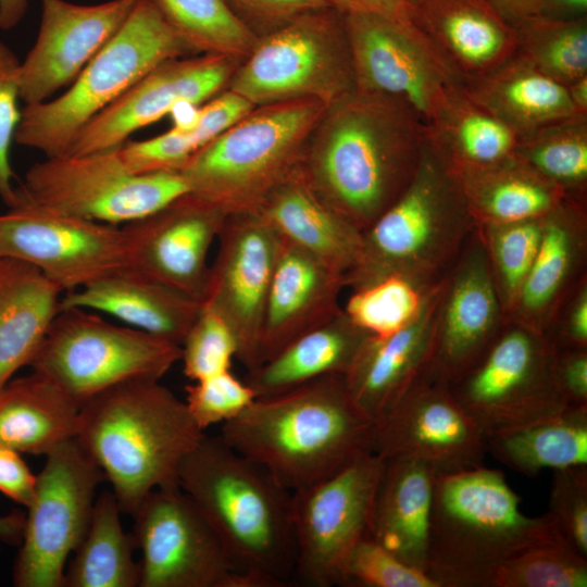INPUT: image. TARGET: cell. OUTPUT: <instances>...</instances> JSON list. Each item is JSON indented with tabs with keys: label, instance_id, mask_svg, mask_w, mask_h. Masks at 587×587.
Returning <instances> with one entry per match:
<instances>
[{
	"label": "cell",
	"instance_id": "obj_26",
	"mask_svg": "<svg viewBox=\"0 0 587 587\" xmlns=\"http://www.w3.org/2000/svg\"><path fill=\"white\" fill-rule=\"evenodd\" d=\"M412 20L463 84L516 54L515 28L489 0H417Z\"/></svg>",
	"mask_w": 587,
	"mask_h": 587
},
{
	"label": "cell",
	"instance_id": "obj_35",
	"mask_svg": "<svg viewBox=\"0 0 587 587\" xmlns=\"http://www.w3.org/2000/svg\"><path fill=\"white\" fill-rule=\"evenodd\" d=\"M454 172L477 225L542 217L571 198L513 154L490 165Z\"/></svg>",
	"mask_w": 587,
	"mask_h": 587
},
{
	"label": "cell",
	"instance_id": "obj_23",
	"mask_svg": "<svg viewBox=\"0 0 587 587\" xmlns=\"http://www.w3.org/2000/svg\"><path fill=\"white\" fill-rule=\"evenodd\" d=\"M505 322L476 227L444 279L430 370L451 382L479 358Z\"/></svg>",
	"mask_w": 587,
	"mask_h": 587
},
{
	"label": "cell",
	"instance_id": "obj_54",
	"mask_svg": "<svg viewBox=\"0 0 587 587\" xmlns=\"http://www.w3.org/2000/svg\"><path fill=\"white\" fill-rule=\"evenodd\" d=\"M553 373L569 407L587 405V349H555Z\"/></svg>",
	"mask_w": 587,
	"mask_h": 587
},
{
	"label": "cell",
	"instance_id": "obj_19",
	"mask_svg": "<svg viewBox=\"0 0 587 587\" xmlns=\"http://www.w3.org/2000/svg\"><path fill=\"white\" fill-rule=\"evenodd\" d=\"M374 452L415 459L440 473L482 465L486 451L478 426L428 365L375 423Z\"/></svg>",
	"mask_w": 587,
	"mask_h": 587
},
{
	"label": "cell",
	"instance_id": "obj_62",
	"mask_svg": "<svg viewBox=\"0 0 587 587\" xmlns=\"http://www.w3.org/2000/svg\"><path fill=\"white\" fill-rule=\"evenodd\" d=\"M566 88L576 109L580 113L587 114V75L573 82Z\"/></svg>",
	"mask_w": 587,
	"mask_h": 587
},
{
	"label": "cell",
	"instance_id": "obj_8",
	"mask_svg": "<svg viewBox=\"0 0 587 587\" xmlns=\"http://www.w3.org/2000/svg\"><path fill=\"white\" fill-rule=\"evenodd\" d=\"M192 53L153 0H138L114 37L63 93L22 109L14 141L46 157L66 154L82 128L148 72Z\"/></svg>",
	"mask_w": 587,
	"mask_h": 587
},
{
	"label": "cell",
	"instance_id": "obj_22",
	"mask_svg": "<svg viewBox=\"0 0 587 587\" xmlns=\"http://www.w3.org/2000/svg\"><path fill=\"white\" fill-rule=\"evenodd\" d=\"M137 1L84 5L41 0L36 41L20 65V97L25 105L47 101L70 86L123 26Z\"/></svg>",
	"mask_w": 587,
	"mask_h": 587
},
{
	"label": "cell",
	"instance_id": "obj_55",
	"mask_svg": "<svg viewBox=\"0 0 587 587\" xmlns=\"http://www.w3.org/2000/svg\"><path fill=\"white\" fill-rule=\"evenodd\" d=\"M36 475L17 451L0 446V491L28 508L34 500Z\"/></svg>",
	"mask_w": 587,
	"mask_h": 587
},
{
	"label": "cell",
	"instance_id": "obj_18",
	"mask_svg": "<svg viewBox=\"0 0 587 587\" xmlns=\"http://www.w3.org/2000/svg\"><path fill=\"white\" fill-rule=\"evenodd\" d=\"M0 258L25 262L63 294L126 264L120 226L16 202L0 213Z\"/></svg>",
	"mask_w": 587,
	"mask_h": 587
},
{
	"label": "cell",
	"instance_id": "obj_31",
	"mask_svg": "<svg viewBox=\"0 0 587 587\" xmlns=\"http://www.w3.org/2000/svg\"><path fill=\"white\" fill-rule=\"evenodd\" d=\"M479 107L507 124L517 137L580 113L566 86L515 54L490 73L463 84Z\"/></svg>",
	"mask_w": 587,
	"mask_h": 587
},
{
	"label": "cell",
	"instance_id": "obj_58",
	"mask_svg": "<svg viewBox=\"0 0 587 587\" xmlns=\"http://www.w3.org/2000/svg\"><path fill=\"white\" fill-rule=\"evenodd\" d=\"M541 16L569 21L587 16V0H546Z\"/></svg>",
	"mask_w": 587,
	"mask_h": 587
},
{
	"label": "cell",
	"instance_id": "obj_41",
	"mask_svg": "<svg viewBox=\"0 0 587 587\" xmlns=\"http://www.w3.org/2000/svg\"><path fill=\"white\" fill-rule=\"evenodd\" d=\"M587 558L564 538L530 546L466 580L464 587H586Z\"/></svg>",
	"mask_w": 587,
	"mask_h": 587
},
{
	"label": "cell",
	"instance_id": "obj_33",
	"mask_svg": "<svg viewBox=\"0 0 587 587\" xmlns=\"http://www.w3.org/2000/svg\"><path fill=\"white\" fill-rule=\"evenodd\" d=\"M79 403L39 373L0 388V446L47 455L76 437Z\"/></svg>",
	"mask_w": 587,
	"mask_h": 587
},
{
	"label": "cell",
	"instance_id": "obj_50",
	"mask_svg": "<svg viewBox=\"0 0 587 587\" xmlns=\"http://www.w3.org/2000/svg\"><path fill=\"white\" fill-rule=\"evenodd\" d=\"M197 150L189 133L172 128L150 139L125 142L117 153L132 173L152 174L180 172Z\"/></svg>",
	"mask_w": 587,
	"mask_h": 587
},
{
	"label": "cell",
	"instance_id": "obj_53",
	"mask_svg": "<svg viewBox=\"0 0 587 587\" xmlns=\"http://www.w3.org/2000/svg\"><path fill=\"white\" fill-rule=\"evenodd\" d=\"M254 108L246 97L229 88L205 101L200 105L197 126L189 133L197 149L233 127Z\"/></svg>",
	"mask_w": 587,
	"mask_h": 587
},
{
	"label": "cell",
	"instance_id": "obj_5",
	"mask_svg": "<svg viewBox=\"0 0 587 587\" xmlns=\"http://www.w3.org/2000/svg\"><path fill=\"white\" fill-rule=\"evenodd\" d=\"M457 173L426 140L410 180L364 230L360 259L346 287L401 274L425 284L445 278L475 232Z\"/></svg>",
	"mask_w": 587,
	"mask_h": 587
},
{
	"label": "cell",
	"instance_id": "obj_1",
	"mask_svg": "<svg viewBox=\"0 0 587 587\" xmlns=\"http://www.w3.org/2000/svg\"><path fill=\"white\" fill-rule=\"evenodd\" d=\"M425 140L426 125L407 103L355 90L326 110L300 172L322 200L364 230L403 190Z\"/></svg>",
	"mask_w": 587,
	"mask_h": 587
},
{
	"label": "cell",
	"instance_id": "obj_40",
	"mask_svg": "<svg viewBox=\"0 0 587 587\" xmlns=\"http://www.w3.org/2000/svg\"><path fill=\"white\" fill-rule=\"evenodd\" d=\"M165 21L193 53L224 55L242 62L258 37L224 0H153Z\"/></svg>",
	"mask_w": 587,
	"mask_h": 587
},
{
	"label": "cell",
	"instance_id": "obj_45",
	"mask_svg": "<svg viewBox=\"0 0 587 587\" xmlns=\"http://www.w3.org/2000/svg\"><path fill=\"white\" fill-rule=\"evenodd\" d=\"M183 371L191 382L232 370L238 345L229 326L214 311L201 309L182 345Z\"/></svg>",
	"mask_w": 587,
	"mask_h": 587
},
{
	"label": "cell",
	"instance_id": "obj_20",
	"mask_svg": "<svg viewBox=\"0 0 587 587\" xmlns=\"http://www.w3.org/2000/svg\"><path fill=\"white\" fill-rule=\"evenodd\" d=\"M227 215L186 192L121 226L126 264L201 302L209 252Z\"/></svg>",
	"mask_w": 587,
	"mask_h": 587
},
{
	"label": "cell",
	"instance_id": "obj_3",
	"mask_svg": "<svg viewBox=\"0 0 587 587\" xmlns=\"http://www.w3.org/2000/svg\"><path fill=\"white\" fill-rule=\"evenodd\" d=\"M177 483L220 538L242 587H284L294 579L291 491L265 467L204 433L183 460Z\"/></svg>",
	"mask_w": 587,
	"mask_h": 587
},
{
	"label": "cell",
	"instance_id": "obj_38",
	"mask_svg": "<svg viewBox=\"0 0 587 587\" xmlns=\"http://www.w3.org/2000/svg\"><path fill=\"white\" fill-rule=\"evenodd\" d=\"M121 513L112 490L97 496L87 532L65 567L63 587H139L135 539L124 530Z\"/></svg>",
	"mask_w": 587,
	"mask_h": 587
},
{
	"label": "cell",
	"instance_id": "obj_13",
	"mask_svg": "<svg viewBox=\"0 0 587 587\" xmlns=\"http://www.w3.org/2000/svg\"><path fill=\"white\" fill-rule=\"evenodd\" d=\"M384 466V458L369 452L330 476L291 492L294 578L301 585L340 586L351 551L371 537Z\"/></svg>",
	"mask_w": 587,
	"mask_h": 587
},
{
	"label": "cell",
	"instance_id": "obj_15",
	"mask_svg": "<svg viewBox=\"0 0 587 587\" xmlns=\"http://www.w3.org/2000/svg\"><path fill=\"white\" fill-rule=\"evenodd\" d=\"M345 15L357 90L407 103L428 125L463 80L412 16Z\"/></svg>",
	"mask_w": 587,
	"mask_h": 587
},
{
	"label": "cell",
	"instance_id": "obj_52",
	"mask_svg": "<svg viewBox=\"0 0 587 587\" xmlns=\"http://www.w3.org/2000/svg\"><path fill=\"white\" fill-rule=\"evenodd\" d=\"M545 336L555 349H587L586 274L563 300Z\"/></svg>",
	"mask_w": 587,
	"mask_h": 587
},
{
	"label": "cell",
	"instance_id": "obj_25",
	"mask_svg": "<svg viewBox=\"0 0 587 587\" xmlns=\"http://www.w3.org/2000/svg\"><path fill=\"white\" fill-rule=\"evenodd\" d=\"M344 288L342 274L283 239L264 310L260 364L337 315Z\"/></svg>",
	"mask_w": 587,
	"mask_h": 587
},
{
	"label": "cell",
	"instance_id": "obj_59",
	"mask_svg": "<svg viewBox=\"0 0 587 587\" xmlns=\"http://www.w3.org/2000/svg\"><path fill=\"white\" fill-rule=\"evenodd\" d=\"M200 105L189 101H179L171 110L170 114L173 121V128L191 133L198 124Z\"/></svg>",
	"mask_w": 587,
	"mask_h": 587
},
{
	"label": "cell",
	"instance_id": "obj_2",
	"mask_svg": "<svg viewBox=\"0 0 587 587\" xmlns=\"http://www.w3.org/2000/svg\"><path fill=\"white\" fill-rule=\"evenodd\" d=\"M218 435L292 492L374 452L375 423L351 398L344 375H328L257 397Z\"/></svg>",
	"mask_w": 587,
	"mask_h": 587
},
{
	"label": "cell",
	"instance_id": "obj_36",
	"mask_svg": "<svg viewBox=\"0 0 587 587\" xmlns=\"http://www.w3.org/2000/svg\"><path fill=\"white\" fill-rule=\"evenodd\" d=\"M484 445L498 462L529 477L542 470L587 465V405L490 434Z\"/></svg>",
	"mask_w": 587,
	"mask_h": 587
},
{
	"label": "cell",
	"instance_id": "obj_61",
	"mask_svg": "<svg viewBox=\"0 0 587 587\" xmlns=\"http://www.w3.org/2000/svg\"><path fill=\"white\" fill-rule=\"evenodd\" d=\"M25 525V515L11 513L0 515V537L5 540L15 541L22 538Z\"/></svg>",
	"mask_w": 587,
	"mask_h": 587
},
{
	"label": "cell",
	"instance_id": "obj_12",
	"mask_svg": "<svg viewBox=\"0 0 587 587\" xmlns=\"http://www.w3.org/2000/svg\"><path fill=\"white\" fill-rule=\"evenodd\" d=\"M117 148L46 157L28 168L24 182L15 188V203L118 226L188 192L180 172L132 173Z\"/></svg>",
	"mask_w": 587,
	"mask_h": 587
},
{
	"label": "cell",
	"instance_id": "obj_11",
	"mask_svg": "<svg viewBox=\"0 0 587 587\" xmlns=\"http://www.w3.org/2000/svg\"><path fill=\"white\" fill-rule=\"evenodd\" d=\"M554 352L544 334L508 320L448 386L484 437L547 420L569 408L555 382Z\"/></svg>",
	"mask_w": 587,
	"mask_h": 587
},
{
	"label": "cell",
	"instance_id": "obj_46",
	"mask_svg": "<svg viewBox=\"0 0 587 587\" xmlns=\"http://www.w3.org/2000/svg\"><path fill=\"white\" fill-rule=\"evenodd\" d=\"M340 586L351 587H440L425 571L411 566L369 537L348 557Z\"/></svg>",
	"mask_w": 587,
	"mask_h": 587
},
{
	"label": "cell",
	"instance_id": "obj_49",
	"mask_svg": "<svg viewBox=\"0 0 587 587\" xmlns=\"http://www.w3.org/2000/svg\"><path fill=\"white\" fill-rule=\"evenodd\" d=\"M21 61L0 41V199L11 208L15 203L14 172L10 164V148L21 121L18 108Z\"/></svg>",
	"mask_w": 587,
	"mask_h": 587
},
{
	"label": "cell",
	"instance_id": "obj_57",
	"mask_svg": "<svg viewBox=\"0 0 587 587\" xmlns=\"http://www.w3.org/2000/svg\"><path fill=\"white\" fill-rule=\"evenodd\" d=\"M496 10L513 26L540 15L546 0H489Z\"/></svg>",
	"mask_w": 587,
	"mask_h": 587
},
{
	"label": "cell",
	"instance_id": "obj_29",
	"mask_svg": "<svg viewBox=\"0 0 587 587\" xmlns=\"http://www.w3.org/2000/svg\"><path fill=\"white\" fill-rule=\"evenodd\" d=\"M253 211L283 239L345 278L357 266L362 230L322 200L300 170L270 191Z\"/></svg>",
	"mask_w": 587,
	"mask_h": 587
},
{
	"label": "cell",
	"instance_id": "obj_24",
	"mask_svg": "<svg viewBox=\"0 0 587 587\" xmlns=\"http://www.w3.org/2000/svg\"><path fill=\"white\" fill-rule=\"evenodd\" d=\"M444 279L410 324L388 336H370L344 376L351 398L374 423L430 364Z\"/></svg>",
	"mask_w": 587,
	"mask_h": 587
},
{
	"label": "cell",
	"instance_id": "obj_51",
	"mask_svg": "<svg viewBox=\"0 0 587 587\" xmlns=\"http://www.w3.org/2000/svg\"><path fill=\"white\" fill-rule=\"evenodd\" d=\"M230 12L258 38L309 11L332 7L328 0H224Z\"/></svg>",
	"mask_w": 587,
	"mask_h": 587
},
{
	"label": "cell",
	"instance_id": "obj_16",
	"mask_svg": "<svg viewBox=\"0 0 587 587\" xmlns=\"http://www.w3.org/2000/svg\"><path fill=\"white\" fill-rule=\"evenodd\" d=\"M133 517L139 587H242L220 538L178 485L150 491Z\"/></svg>",
	"mask_w": 587,
	"mask_h": 587
},
{
	"label": "cell",
	"instance_id": "obj_44",
	"mask_svg": "<svg viewBox=\"0 0 587 587\" xmlns=\"http://www.w3.org/2000/svg\"><path fill=\"white\" fill-rule=\"evenodd\" d=\"M545 216L477 225L507 320L537 254Z\"/></svg>",
	"mask_w": 587,
	"mask_h": 587
},
{
	"label": "cell",
	"instance_id": "obj_32",
	"mask_svg": "<svg viewBox=\"0 0 587 587\" xmlns=\"http://www.w3.org/2000/svg\"><path fill=\"white\" fill-rule=\"evenodd\" d=\"M62 295L36 267L0 258V388L32 363L60 312Z\"/></svg>",
	"mask_w": 587,
	"mask_h": 587
},
{
	"label": "cell",
	"instance_id": "obj_56",
	"mask_svg": "<svg viewBox=\"0 0 587 587\" xmlns=\"http://www.w3.org/2000/svg\"><path fill=\"white\" fill-rule=\"evenodd\" d=\"M342 14L375 12L396 16H412L417 0H328Z\"/></svg>",
	"mask_w": 587,
	"mask_h": 587
},
{
	"label": "cell",
	"instance_id": "obj_48",
	"mask_svg": "<svg viewBox=\"0 0 587 587\" xmlns=\"http://www.w3.org/2000/svg\"><path fill=\"white\" fill-rule=\"evenodd\" d=\"M548 512L566 542L587 558V465L552 471Z\"/></svg>",
	"mask_w": 587,
	"mask_h": 587
},
{
	"label": "cell",
	"instance_id": "obj_6",
	"mask_svg": "<svg viewBox=\"0 0 587 587\" xmlns=\"http://www.w3.org/2000/svg\"><path fill=\"white\" fill-rule=\"evenodd\" d=\"M563 538L549 512L529 516L502 472L482 465L436 473L426 572L440 587L467 579L540 542Z\"/></svg>",
	"mask_w": 587,
	"mask_h": 587
},
{
	"label": "cell",
	"instance_id": "obj_39",
	"mask_svg": "<svg viewBox=\"0 0 587 587\" xmlns=\"http://www.w3.org/2000/svg\"><path fill=\"white\" fill-rule=\"evenodd\" d=\"M512 154L569 197L586 200L587 115L520 137Z\"/></svg>",
	"mask_w": 587,
	"mask_h": 587
},
{
	"label": "cell",
	"instance_id": "obj_47",
	"mask_svg": "<svg viewBox=\"0 0 587 587\" xmlns=\"http://www.w3.org/2000/svg\"><path fill=\"white\" fill-rule=\"evenodd\" d=\"M185 390L184 402L202 432L235 419L257 398L251 387L232 370L195 380Z\"/></svg>",
	"mask_w": 587,
	"mask_h": 587
},
{
	"label": "cell",
	"instance_id": "obj_4",
	"mask_svg": "<svg viewBox=\"0 0 587 587\" xmlns=\"http://www.w3.org/2000/svg\"><path fill=\"white\" fill-rule=\"evenodd\" d=\"M204 432L184 400L155 379H133L79 404L76 438L102 471L123 513L153 489L176 486Z\"/></svg>",
	"mask_w": 587,
	"mask_h": 587
},
{
	"label": "cell",
	"instance_id": "obj_42",
	"mask_svg": "<svg viewBox=\"0 0 587 587\" xmlns=\"http://www.w3.org/2000/svg\"><path fill=\"white\" fill-rule=\"evenodd\" d=\"M438 283L425 284L401 274L384 275L350 287L342 311L369 336H388L419 315Z\"/></svg>",
	"mask_w": 587,
	"mask_h": 587
},
{
	"label": "cell",
	"instance_id": "obj_28",
	"mask_svg": "<svg viewBox=\"0 0 587 587\" xmlns=\"http://www.w3.org/2000/svg\"><path fill=\"white\" fill-rule=\"evenodd\" d=\"M68 308L109 314L180 346L201 302L124 264L63 294L60 310Z\"/></svg>",
	"mask_w": 587,
	"mask_h": 587
},
{
	"label": "cell",
	"instance_id": "obj_60",
	"mask_svg": "<svg viewBox=\"0 0 587 587\" xmlns=\"http://www.w3.org/2000/svg\"><path fill=\"white\" fill-rule=\"evenodd\" d=\"M27 0H0V28L9 30L24 17Z\"/></svg>",
	"mask_w": 587,
	"mask_h": 587
},
{
	"label": "cell",
	"instance_id": "obj_30",
	"mask_svg": "<svg viewBox=\"0 0 587 587\" xmlns=\"http://www.w3.org/2000/svg\"><path fill=\"white\" fill-rule=\"evenodd\" d=\"M435 476L436 471L422 461L385 459L371 529V538L425 572Z\"/></svg>",
	"mask_w": 587,
	"mask_h": 587
},
{
	"label": "cell",
	"instance_id": "obj_9",
	"mask_svg": "<svg viewBox=\"0 0 587 587\" xmlns=\"http://www.w3.org/2000/svg\"><path fill=\"white\" fill-rule=\"evenodd\" d=\"M228 88L255 107L314 99L328 108L357 90L345 15L309 11L260 37Z\"/></svg>",
	"mask_w": 587,
	"mask_h": 587
},
{
	"label": "cell",
	"instance_id": "obj_21",
	"mask_svg": "<svg viewBox=\"0 0 587 587\" xmlns=\"http://www.w3.org/2000/svg\"><path fill=\"white\" fill-rule=\"evenodd\" d=\"M234 60L217 54L166 60L89 121L66 154L80 155L114 149L135 132L170 114L179 101H208L228 86Z\"/></svg>",
	"mask_w": 587,
	"mask_h": 587
},
{
	"label": "cell",
	"instance_id": "obj_43",
	"mask_svg": "<svg viewBox=\"0 0 587 587\" xmlns=\"http://www.w3.org/2000/svg\"><path fill=\"white\" fill-rule=\"evenodd\" d=\"M516 54L569 86L587 75V16L560 21L541 15L514 26Z\"/></svg>",
	"mask_w": 587,
	"mask_h": 587
},
{
	"label": "cell",
	"instance_id": "obj_7",
	"mask_svg": "<svg viewBox=\"0 0 587 587\" xmlns=\"http://www.w3.org/2000/svg\"><path fill=\"white\" fill-rule=\"evenodd\" d=\"M327 109L314 99L255 107L190 158L180 171L188 192L228 214L253 211L300 170Z\"/></svg>",
	"mask_w": 587,
	"mask_h": 587
},
{
	"label": "cell",
	"instance_id": "obj_14",
	"mask_svg": "<svg viewBox=\"0 0 587 587\" xmlns=\"http://www.w3.org/2000/svg\"><path fill=\"white\" fill-rule=\"evenodd\" d=\"M103 479L102 471L76 437L46 455L25 516L13 574L16 586L63 587L66 560L87 532Z\"/></svg>",
	"mask_w": 587,
	"mask_h": 587
},
{
	"label": "cell",
	"instance_id": "obj_17",
	"mask_svg": "<svg viewBox=\"0 0 587 587\" xmlns=\"http://www.w3.org/2000/svg\"><path fill=\"white\" fill-rule=\"evenodd\" d=\"M216 240L201 303L229 326L236 360L248 373L260 365L264 310L283 238L257 212L243 211L227 215Z\"/></svg>",
	"mask_w": 587,
	"mask_h": 587
},
{
	"label": "cell",
	"instance_id": "obj_37",
	"mask_svg": "<svg viewBox=\"0 0 587 587\" xmlns=\"http://www.w3.org/2000/svg\"><path fill=\"white\" fill-rule=\"evenodd\" d=\"M432 143L454 171L490 165L512 155L517 135L471 100L463 86L454 89L426 125Z\"/></svg>",
	"mask_w": 587,
	"mask_h": 587
},
{
	"label": "cell",
	"instance_id": "obj_34",
	"mask_svg": "<svg viewBox=\"0 0 587 587\" xmlns=\"http://www.w3.org/2000/svg\"><path fill=\"white\" fill-rule=\"evenodd\" d=\"M369 337L341 310L248 372L245 382L265 397L324 376H345Z\"/></svg>",
	"mask_w": 587,
	"mask_h": 587
},
{
	"label": "cell",
	"instance_id": "obj_27",
	"mask_svg": "<svg viewBox=\"0 0 587 587\" xmlns=\"http://www.w3.org/2000/svg\"><path fill=\"white\" fill-rule=\"evenodd\" d=\"M585 201L569 198L544 217L537 254L508 320L545 335L563 300L586 274Z\"/></svg>",
	"mask_w": 587,
	"mask_h": 587
},
{
	"label": "cell",
	"instance_id": "obj_10",
	"mask_svg": "<svg viewBox=\"0 0 587 587\" xmlns=\"http://www.w3.org/2000/svg\"><path fill=\"white\" fill-rule=\"evenodd\" d=\"M180 355L170 340L68 308L60 310L29 366L80 404L127 380H160Z\"/></svg>",
	"mask_w": 587,
	"mask_h": 587
}]
</instances>
